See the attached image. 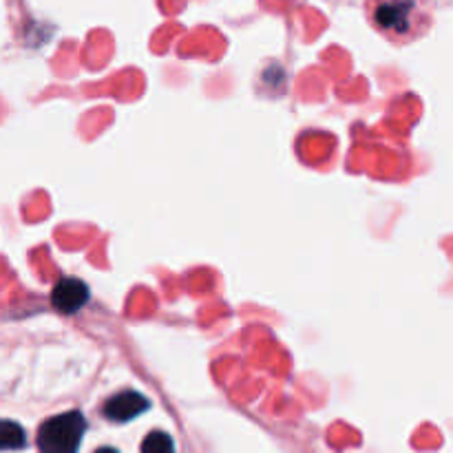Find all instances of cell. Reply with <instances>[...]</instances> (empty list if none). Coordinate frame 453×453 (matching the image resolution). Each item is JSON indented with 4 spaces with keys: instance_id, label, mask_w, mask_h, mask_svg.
I'll return each mask as SVG.
<instances>
[{
    "instance_id": "cell-5",
    "label": "cell",
    "mask_w": 453,
    "mask_h": 453,
    "mask_svg": "<svg viewBox=\"0 0 453 453\" xmlns=\"http://www.w3.org/2000/svg\"><path fill=\"white\" fill-rule=\"evenodd\" d=\"M27 447V434L13 420H0V451H18Z\"/></svg>"
},
{
    "instance_id": "cell-7",
    "label": "cell",
    "mask_w": 453,
    "mask_h": 453,
    "mask_svg": "<svg viewBox=\"0 0 453 453\" xmlns=\"http://www.w3.org/2000/svg\"><path fill=\"white\" fill-rule=\"evenodd\" d=\"M96 453H119V451H115L113 447H102V449H97Z\"/></svg>"
},
{
    "instance_id": "cell-3",
    "label": "cell",
    "mask_w": 453,
    "mask_h": 453,
    "mask_svg": "<svg viewBox=\"0 0 453 453\" xmlns=\"http://www.w3.org/2000/svg\"><path fill=\"white\" fill-rule=\"evenodd\" d=\"M150 403L149 398L142 396L140 392H133V389H127V392H119L115 396H111L109 401L102 405V414H104L106 420L111 423H128V420L137 418L144 411H149Z\"/></svg>"
},
{
    "instance_id": "cell-4",
    "label": "cell",
    "mask_w": 453,
    "mask_h": 453,
    "mask_svg": "<svg viewBox=\"0 0 453 453\" xmlns=\"http://www.w3.org/2000/svg\"><path fill=\"white\" fill-rule=\"evenodd\" d=\"M91 290L84 281L73 277L60 279L51 292V305L62 314H75L88 303Z\"/></svg>"
},
{
    "instance_id": "cell-6",
    "label": "cell",
    "mask_w": 453,
    "mask_h": 453,
    "mask_svg": "<svg viewBox=\"0 0 453 453\" xmlns=\"http://www.w3.org/2000/svg\"><path fill=\"white\" fill-rule=\"evenodd\" d=\"M142 453H175V442L166 432H150L142 442Z\"/></svg>"
},
{
    "instance_id": "cell-1",
    "label": "cell",
    "mask_w": 453,
    "mask_h": 453,
    "mask_svg": "<svg viewBox=\"0 0 453 453\" xmlns=\"http://www.w3.org/2000/svg\"><path fill=\"white\" fill-rule=\"evenodd\" d=\"M370 25L394 44H407L429 29L432 16L425 0H367Z\"/></svg>"
},
{
    "instance_id": "cell-2",
    "label": "cell",
    "mask_w": 453,
    "mask_h": 453,
    "mask_svg": "<svg viewBox=\"0 0 453 453\" xmlns=\"http://www.w3.org/2000/svg\"><path fill=\"white\" fill-rule=\"evenodd\" d=\"M84 432H87V418L80 411H66L44 420L35 442L40 453H78Z\"/></svg>"
}]
</instances>
